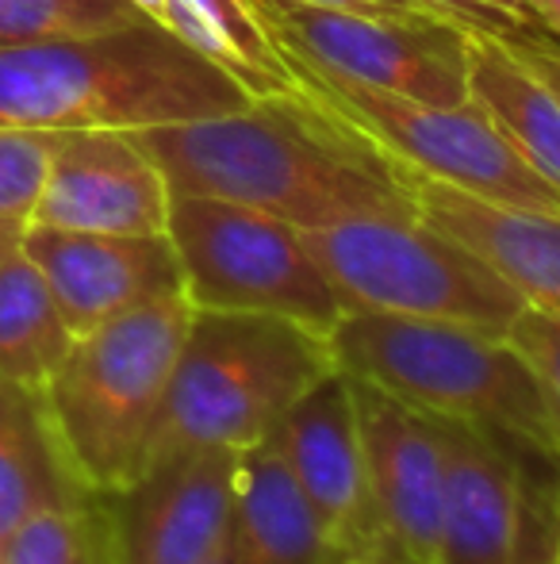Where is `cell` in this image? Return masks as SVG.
I'll return each instance as SVG.
<instances>
[{
  "mask_svg": "<svg viewBox=\"0 0 560 564\" xmlns=\"http://www.w3.org/2000/svg\"><path fill=\"white\" fill-rule=\"evenodd\" d=\"M169 196H216L311 230L361 216H419L411 173L361 127L296 89L242 112L131 131Z\"/></svg>",
  "mask_w": 560,
  "mask_h": 564,
  "instance_id": "obj_1",
  "label": "cell"
},
{
  "mask_svg": "<svg viewBox=\"0 0 560 564\" xmlns=\"http://www.w3.org/2000/svg\"><path fill=\"white\" fill-rule=\"evenodd\" d=\"M250 93L165 23L0 46V127L146 131L242 112Z\"/></svg>",
  "mask_w": 560,
  "mask_h": 564,
  "instance_id": "obj_2",
  "label": "cell"
},
{
  "mask_svg": "<svg viewBox=\"0 0 560 564\" xmlns=\"http://www.w3.org/2000/svg\"><path fill=\"white\" fill-rule=\"evenodd\" d=\"M330 372H338L330 338L304 323L193 307L142 473L180 453L250 449Z\"/></svg>",
  "mask_w": 560,
  "mask_h": 564,
  "instance_id": "obj_3",
  "label": "cell"
},
{
  "mask_svg": "<svg viewBox=\"0 0 560 564\" xmlns=\"http://www.w3.org/2000/svg\"><path fill=\"white\" fill-rule=\"evenodd\" d=\"M342 372L384 388L433 419H453L560 460V423L541 380L507 338L461 323L342 315L330 330Z\"/></svg>",
  "mask_w": 560,
  "mask_h": 564,
  "instance_id": "obj_4",
  "label": "cell"
},
{
  "mask_svg": "<svg viewBox=\"0 0 560 564\" xmlns=\"http://www.w3.org/2000/svg\"><path fill=\"white\" fill-rule=\"evenodd\" d=\"M188 323L185 292L135 307L77 335L43 388L46 415L85 491L120 496L139 480Z\"/></svg>",
  "mask_w": 560,
  "mask_h": 564,
  "instance_id": "obj_5",
  "label": "cell"
},
{
  "mask_svg": "<svg viewBox=\"0 0 560 564\" xmlns=\"http://www.w3.org/2000/svg\"><path fill=\"white\" fill-rule=\"evenodd\" d=\"M345 315L461 323L503 338L526 300L469 246L422 216H361L304 230Z\"/></svg>",
  "mask_w": 560,
  "mask_h": 564,
  "instance_id": "obj_6",
  "label": "cell"
},
{
  "mask_svg": "<svg viewBox=\"0 0 560 564\" xmlns=\"http://www.w3.org/2000/svg\"><path fill=\"white\" fill-rule=\"evenodd\" d=\"M169 235L185 296L200 312L281 315L330 335L342 319L334 289L304 230L216 196H169Z\"/></svg>",
  "mask_w": 560,
  "mask_h": 564,
  "instance_id": "obj_7",
  "label": "cell"
},
{
  "mask_svg": "<svg viewBox=\"0 0 560 564\" xmlns=\"http://www.w3.org/2000/svg\"><path fill=\"white\" fill-rule=\"evenodd\" d=\"M284 58L422 105L469 100V28L430 12L315 0H246Z\"/></svg>",
  "mask_w": 560,
  "mask_h": 564,
  "instance_id": "obj_8",
  "label": "cell"
},
{
  "mask_svg": "<svg viewBox=\"0 0 560 564\" xmlns=\"http://www.w3.org/2000/svg\"><path fill=\"white\" fill-rule=\"evenodd\" d=\"M292 77L304 93L334 108L342 119L369 134L388 158L419 177L453 185L469 196L510 208H534L560 216V188L549 185L476 105H422V100L392 97L365 85L338 82L330 74L292 62Z\"/></svg>",
  "mask_w": 560,
  "mask_h": 564,
  "instance_id": "obj_9",
  "label": "cell"
},
{
  "mask_svg": "<svg viewBox=\"0 0 560 564\" xmlns=\"http://www.w3.org/2000/svg\"><path fill=\"white\" fill-rule=\"evenodd\" d=\"M273 442L338 557L388 553L369 488L353 388L342 369L319 380L284 411L273 426Z\"/></svg>",
  "mask_w": 560,
  "mask_h": 564,
  "instance_id": "obj_10",
  "label": "cell"
},
{
  "mask_svg": "<svg viewBox=\"0 0 560 564\" xmlns=\"http://www.w3.org/2000/svg\"><path fill=\"white\" fill-rule=\"evenodd\" d=\"M239 453L165 457L108 496L120 564H204L231 550Z\"/></svg>",
  "mask_w": 560,
  "mask_h": 564,
  "instance_id": "obj_11",
  "label": "cell"
},
{
  "mask_svg": "<svg viewBox=\"0 0 560 564\" xmlns=\"http://www.w3.org/2000/svg\"><path fill=\"white\" fill-rule=\"evenodd\" d=\"M31 224L92 235H165L169 185L131 131H54Z\"/></svg>",
  "mask_w": 560,
  "mask_h": 564,
  "instance_id": "obj_12",
  "label": "cell"
},
{
  "mask_svg": "<svg viewBox=\"0 0 560 564\" xmlns=\"http://www.w3.org/2000/svg\"><path fill=\"white\" fill-rule=\"evenodd\" d=\"M446 457L438 564H553L538 553V511L523 468L495 446V434L433 419Z\"/></svg>",
  "mask_w": 560,
  "mask_h": 564,
  "instance_id": "obj_13",
  "label": "cell"
},
{
  "mask_svg": "<svg viewBox=\"0 0 560 564\" xmlns=\"http://www.w3.org/2000/svg\"><path fill=\"white\" fill-rule=\"evenodd\" d=\"M350 388L384 550L399 564H438L441 488H446L438 423L369 380L350 377Z\"/></svg>",
  "mask_w": 560,
  "mask_h": 564,
  "instance_id": "obj_14",
  "label": "cell"
},
{
  "mask_svg": "<svg viewBox=\"0 0 560 564\" xmlns=\"http://www.w3.org/2000/svg\"><path fill=\"white\" fill-rule=\"evenodd\" d=\"M23 253L46 276L74 335L185 292L169 235H92L28 224Z\"/></svg>",
  "mask_w": 560,
  "mask_h": 564,
  "instance_id": "obj_15",
  "label": "cell"
},
{
  "mask_svg": "<svg viewBox=\"0 0 560 564\" xmlns=\"http://www.w3.org/2000/svg\"><path fill=\"white\" fill-rule=\"evenodd\" d=\"M411 193L426 224L487 261L526 307L560 319V216L480 200L419 173H411Z\"/></svg>",
  "mask_w": 560,
  "mask_h": 564,
  "instance_id": "obj_16",
  "label": "cell"
},
{
  "mask_svg": "<svg viewBox=\"0 0 560 564\" xmlns=\"http://www.w3.org/2000/svg\"><path fill=\"white\" fill-rule=\"evenodd\" d=\"M231 564H342L299 496L273 434L239 453Z\"/></svg>",
  "mask_w": 560,
  "mask_h": 564,
  "instance_id": "obj_17",
  "label": "cell"
},
{
  "mask_svg": "<svg viewBox=\"0 0 560 564\" xmlns=\"http://www.w3.org/2000/svg\"><path fill=\"white\" fill-rule=\"evenodd\" d=\"M77 496L85 488L46 415L43 392L0 377V550L35 511Z\"/></svg>",
  "mask_w": 560,
  "mask_h": 564,
  "instance_id": "obj_18",
  "label": "cell"
},
{
  "mask_svg": "<svg viewBox=\"0 0 560 564\" xmlns=\"http://www.w3.org/2000/svg\"><path fill=\"white\" fill-rule=\"evenodd\" d=\"M469 100H476L510 147L560 188V97L507 39L469 31Z\"/></svg>",
  "mask_w": 560,
  "mask_h": 564,
  "instance_id": "obj_19",
  "label": "cell"
},
{
  "mask_svg": "<svg viewBox=\"0 0 560 564\" xmlns=\"http://www.w3.org/2000/svg\"><path fill=\"white\" fill-rule=\"evenodd\" d=\"M162 23L246 85L250 97L296 89L288 58L246 0H165Z\"/></svg>",
  "mask_w": 560,
  "mask_h": 564,
  "instance_id": "obj_20",
  "label": "cell"
},
{
  "mask_svg": "<svg viewBox=\"0 0 560 564\" xmlns=\"http://www.w3.org/2000/svg\"><path fill=\"white\" fill-rule=\"evenodd\" d=\"M66 315L58 312L46 276L23 253L0 261V377L43 392L74 346Z\"/></svg>",
  "mask_w": 560,
  "mask_h": 564,
  "instance_id": "obj_21",
  "label": "cell"
},
{
  "mask_svg": "<svg viewBox=\"0 0 560 564\" xmlns=\"http://www.w3.org/2000/svg\"><path fill=\"white\" fill-rule=\"evenodd\" d=\"M0 564H120L108 496L51 503L12 530Z\"/></svg>",
  "mask_w": 560,
  "mask_h": 564,
  "instance_id": "obj_22",
  "label": "cell"
},
{
  "mask_svg": "<svg viewBox=\"0 0 560 564\" xmlns=\"http://www.w3.org/2000/svg\"><path fill=\"white\" fill-rule=\"evenodd\" d=\"M150 20L131 0H0V46L77 39Z\"/></svg>",
  "mask_w": 560,
  "mask_h": 564,
  "instance_id": "obj_23",
  "label": "cell"
},
{
  "mask_svg": "<svg viewBox=\"0 0 560 564\" xmlns=\"http://www.w3.org/2000/svg\"><path fill=\"white\" fill-rule=\"evenodd\" d=\"M54 131H15L0 127V219H23L43 193L46 162H51Z\"/></svg>",
  "mask_w": 560,
  "mask_h": 564,
  "instance_id": "obj_24",
  "label": "cell"
},
{
  "mask_svg": "<svg viewBox=\"0 0 560 564\" xmlns=\"http://www.w3.org/2000/svg\"><path fill=\"white\" fill-rule=\"evenodd\" d=\"M503 338L523 354V361L541 380V392H546L549 408H553L560 423V319H549V315L526 307Z\"/></svg>",
  "mask_w": 560,
  "mask_h": 564,
  "instance_id": "obj_25",
  "label": "cell"
},
{
  "mask_svg": "<svg viewBox=\"0 0 560 564\" xmlns=\"http://www.w3.org/2000/svg\"><path fill=\"white\" fill-rule=\"evenodd\" d=\"M433 15L453 20L469 31H484V35L499 39H530L538 35L534 23L526 20L523 0H422Z\"/></svg>",
  "mask_w": 560,
  "mask_h": 564,
  "instance_id": "obj_26",
  "label": "cell"
},
{
  "mask_svg": "<svg viewBox=\"0 0 560 564\" xmlns=\"http://www.w3.org/2000/svg\"><path fill=\"white\" fill-rule=\"evenodd\" d=\"M515 46V54L549 85V89L560 97V43L553 39H541V35H530V39H507Z\"/></svg>",
  "mask_w": 560,
  "mask_h": 564,
  "instance_id": "obj_27",
  "label": "cell"
},
{
  "mask_svg": "<svg viewBox=\"0 0 560 564\" xmlns=\"http://www.w3.org/2000/svg\"><path fill=\"white\" fill-rule=\"evenodd\" d=\"M523 12L534 31H546L553 43H560V0H523Z\"/></svg>",
  "mask_w": 560,
  "mask_h": 564,
  "instance_id": "obj_28",
  "label": "cell"
},
{
  "mask_svg": "<svg viewBox=\"0 0 560 564\" xmlns=\"http://www.w3.org/2000/svg\"><path fill=\"white\" fill-rule=\"evenodd\" d=\"M315 4H373V8H392V12H430L422 0H315Z\"/></svg>",
  "mask_w": 560,
  "mask_h": 564,
  "instance_id": "obj_29",
  "label": "cell"
},
{
  "mask_svg": "<svg viewBox=\"0 0 560 564\" xmlns=\"http://www.w3.org/2000/svg\"><path fill=\"white\" fill-rule=\"evenodd\" d=\"M23 230H28L23 219H0V261H4L8 253L20 250V246H23Z\"/></svg>",
  "mask_w": 560,
  "mask_h": 564,
  "instance_id": "obj_30",
  "label": "cell"
},
{
  "mask_svg": "<svg viewBox=\"0 0 560 564\" xmlns=\"http://www.w3.org/2000/svg\"><path fill=\"white\" fill-rule=\"evenodd\" d=\"M131 4L142 8V12H146L150 20H157V23L165 20V0H131Z\"/></svg>",
  "mask_w": 560,
  "mask_h": 564,
  "instance_id": "obj_31",
  "label": "cell"
},
{
  "mask_svg": "<svg viewBox=\"0 0 560 564\" xmlns=\"http://www.w3.org/2000/svg\"><path fill=\"white\" fill-rule=\"evenodd\" d=\"M342 564H399L392 553H369V557H345Z\"/></svg>",
  "mask_w": 560,
  "mask_h": 564,
  "instance_id": "obj_32",
  "label": "cell"
},
{
  "mask_svg": "<svg viewBox=\"0 0 560 564\" xmlns=\"http://www.w3.org/2000/svg\"><path fill=\"white\" fill-rule=\"evenodd\" d=\"M204 564H231V550L219 553V557H211V561H204Z\"/></svg>",
  "mask_w": 560,
  "mask_h": 564,
  "instance_id": "obj_33",
  "label": "cell"
},
{
  "mask_svg": "<svg viewBox=\"0 0 560 564\" xmlns=\"http://www.w3.org/2000/svg\"><path fill=\"white\" fill-rule=\"evenodd\" d=\"M553 564H560V553H557V561H553Z\"/></svg>",
  "mask_w": 560,
  "mask_h": 564,
  "instance_id": "obj_34",
  "label": "cell"
}]
</instances>
